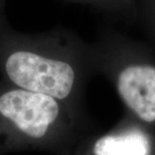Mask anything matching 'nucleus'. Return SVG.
<instances>
[{
	"label": "nucleus",
	"instance_id": "obj_1",
	"mask_svg": "<svg viewBox=\"0 0 155 155\" xmlns=\"http://www.w3.org/2000/svg\"><path fill=\"white\" fill-rule=\"evenodd\" d=\"M93 74L90 42L75 32L61 27L39 33L0 28V75L12 86L82 111L84 90Z\"/></svg>",
	"mask_w": 155,
	"mask_h": 155
},
{
	"label": "nucleus",
	"instance_id": "obj_2",
	"mask_svg": "<svg viewBox=\"0 0 155 155\" xmlns=\"http://www.w3.org/2000/svg\"><path fill=\"white\" fill-rule=\"evenodd\" d=\"M82 111L0 81V155L45 150L68 155L80 134Z\"/></svg>",
	"mask_w": 155,
	"mask_h": 155
},
{
	"label": "nucleus",
	"instance_id": "obj_3",
	"mask_svg": "<svg viewBox=\"0 0 155 155\" xmlns=\"http://www.w3.org/2000/svg\"><path fill=\"white\" fill-rule=\"evenodd\" d=\"M95 74L113 84L133 120L155 127V52L147 42L106 29L90 42Z\"/></svg>",
	"mask_w": 155,
	"mask_h": 155
},
{
	"label": "nucleus",
	"instance_id": "obj_4",
	"mask_svg": "<svg viewBox=\"0 0 155 155\" xmlns=\"http://www.w3.org/2000/svg\"><path fill=\"white\" fill-rule=\"evenodd\" d=\"M147 127L124 122L87 142L76 155H155V140Z\"/></svg>",
	"mask_w": 155,
	"mask_h": 155
},
{
	"label": "nucleus",
	"instance_id": "obj_5",
	"mask_svg": "<svg viewBox=\"0 0 155 155\" xmlns=\"http://www.w3.org/2000/svg\"><path fill=\"white\" fill-rule=\"evenodd\" d=\"M70 3L89 6L115 19H137V0H64Z\"/></svg>",
	"mask_w": 155,
	"mask_h": 155
},
{
	"label": "nucleus",
	"instance_id": "obj_6",
	"mask_svg": "<svg viewBox=\"0 0 155 155\" xmlns=\"http://www.w3.org/2000/svg\"><path fill=\"white\" fill-rule=\"evenodd\" d=\"M137 19L146 33L147 43L155 52V3L137 2Z\"/></svg>",
	"mask_w": 155,
	"mask_h": 155
},
{
	"label": "nucleus",
	"instance_id": "obj_7",
	"mask_svg": "<svg viewBox=\"0 0 155 155\" xmlns=\"http://www.w3.org/2000/svg\"><path fill=\"white\" fill-rule=\"evenodd\" d=\"M5 3L6 0H0V28H3L6 25H8L5 15Z\"/></svg>",
	"mask_w": 155,
	"mask_h": 155
},
{
	"label": "nucleus",
	"instance_id": "obj_8",
	"mask_svg": "<svg viewBox=\"0 0 155 155\" xmlns=\"http://www.w3.org/2000/svg\"><path fill=\"white\" fill-rule=\"evenodd\" d=\"M137 2H150V3H155V0H137Z\"/></svg>",
	"mask_w": 155,
	"mask_h": 155
}]
</instances>
